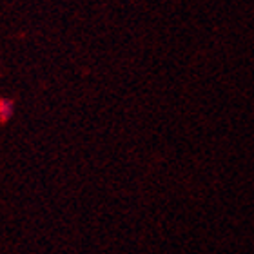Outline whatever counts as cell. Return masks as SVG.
I'll return each instance as SVG.
<instances>
[{"label":"cell","mask_w":254,"mask_h":254,"mask_svg":"<svg viewBox=\"0 0 254 254\" xmlns=\"http://www.w3.org/2000/svg\"><path fill=\"white\" fill-rule=\"evenodd\" d=\"M15 113V104L9 98H0V120L7 122Z\"/></svg>","instance_id":"cell-1"}]
</instances>
